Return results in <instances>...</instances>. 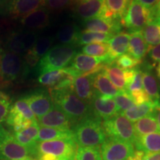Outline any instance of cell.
I'll use <instances>...</instances> for the list:
<instances>
[{
	"mask_svg": "<svg viewBox=\"0 0 160 160\" xmlns=\"http://www.w3.org/2000/svg\"><path fill=\"white\" fill-rule=\"evenodd\" d=\"M50 94L54 106L68 116L73 126L93 113L91 104L78 97L73 87L50 89Z\"/></svg>",
	"mask_w": 160,
	"mask_h": 160,
	"instance_id": "1",
	"label": "cell"
},
{
	"mask_svg": "<svg viewBox=\"0 0 160 160\" xmlns=\"http://www.w3.org/2000/svg\"><path fill=\"white\" fill-rule=\"evenodd\" d=\"M71 130L78 147L100 148L107 139L101 119L93 113L77 122Z\"/></svg>",
	"mask_w": 160,
	"mask_h": 160,
	"instance_id": "2",
	"label": "cell"
},
{
	"mask_svg": "<svg viewBox=\"0 0 160 160\" xmlns=\"http://www.w3.org/2000/svg\"><path fill=\"white\" fill-rule=\"evenodd\" d=\"M77 54V50L69 45H58L51 48L39 60L37 71L40 74L62 69L72 62Z\"/></svg>",
	"mask_w": 160,
	"mask_h": 160,
	"instance_id": "3",
	"label": "cell"
},
{
	"mask_svg": "<svg viewBox=\"0 0 160 160\" xmlns=\"http://www.w3.org/2000/svg\"><path fill=\"white\" fill-rule=\"evenodd\" d=\"M37 145L28 147L20 145L13 137V133L8 131L0 137V160H21L30 158L37 159L39 155Z\"/></svg>",
	"mask_w": 160,
	"mask_h": 160,
	"instance_id": "4",
	"label": "cell"
},
{
	"mask_svg": "<svg viewBox=\"0 0 160 160\" xmlns=\"http://www.w3.org/2000/svg\"><path fill=\"white\" fill-rule=\"evenodd\" d=\"M102 128L106 137L128 142L133 145L137 139L134 126L121 113L104 120Z\"/></svg>",
	"mask_w": 160,
	"mask_h": 160,
	"instance_id": "5",
	"label": "cell"
},
{
	"mask_svg": "<svg viewBox=\"0 0 160 160\" xmlns=\"http://www.w3.org/2000/svg\"><path fill=\"white\" fill-rule=\"evenodd\" d=\"M151 19V9L142 5L138 0H131L127 13L122 20V25L131 33L142 31Z\"/></svg>",
	"mask_w": 160,
	"mask_h": 160,
	"instance_id": "6",
	"label": "cell"
},
{
	"mask_svg": "<svg viewBox=\"0 0 160 160\" xmlns=\"http://www.w3.org/2000/svg\"><path fill=\"white\" fill-rule=\"evenodd\" d=\"M24 75V59L22 56L9 51L0 53V79L10 82Z\"/></svg>",
	"mask_w": 160,
	"mask_h": 160,
	"instance_id": "7",
	"label": "cell"
},
{
	"mask_svg": "<svg viewBox=\"0 0 160 160\" xmlns=\"http://www.w3.org/2000/svg\"><path fill=\"white\" fill-rule=\"evenodd\" d=\"M38 155L52 154L56 157H76L77 145L74 139H56L37 143Z\"/></svg>",
	"mask_w": 160,
	"mask_h": 160,
	"instance_id": "8",
	"label": "cell"
},
{
	"mask_svg": "<svg viewBox=\"0 0 160 160\" xmlns=\"http://www.w3.org/2000/svg\"><path fill=\"white\" fill-rule=\"evenodd\" d=\"M134 152V146L128 142L108 138L101 146L102 160H127Z\"/></svg>",
	"mask_w": 160,
	"mask_h": 160,
	"instance_id": "9",
	"label": "cell"
},
{
	"mask_svg": "<svg viewBox=\"0 0 160 160\" xmlns=\"http://www.w3.org/2000/svg\"><path fill=\"white\" fill-rule=\"evenodd\" d=\"M37 39L38 36L33 31H13L8 37L6 47L9 51L22 57L33 48Z\"/></svg>",
	"mask_w": 160,
	"mask_h": 160,
	"instance_id": "10",
	"label": "cell"
},
{
	"mask_svg": "<svg viewBox=\"0 0 160 160\" xmlns=\"http://www.w3.org/2000/svg\"><path fill=\"white\" fill-rule=\"evenodd\" d=\"M108 55L104 57H96L82 53H77L71 62V68L80 75L94 73L102 71L105 65L111 64Z\"/></svg>",
	"mask_w": 160,
	"mask_h": 160,
	"instance_id": "11",
	"label": "cell"
},
{
	"mask_svg": "<svg viewBox=\"0 0 160 160\" xmlns=\"http://www.w3.org/2000/svg\"><path fill=\"white\" fill-rule=\"evenodd\" d=\"M74 79L69 67H67L40 74L38 82L41 85L49 87L50 89H61L73 87Z\"/></svg>",
	"mask_w": 160,
	"mask_h": 160,
	"instance_id": "12",
	"label": "cell"
},
{
	"mask_svg": "<svg viewBox=\"0 0 160 160\" xmlns=\"http://www.w3.org/2000/svg\"><path fill=\"white\" fill-rule=\"evenodd\" d=\"M24 97L37 119L48 113L54 107L51 94L45 90L35 91Z\"/></svg>",
	"mask_w": 160,
	"mask_h": 160,
	"instance_id": "13",
	"label": "cell"
},
{
	"mask_svg": "<svg viewBox=\"0 0 160 160\" xmlns=\"http://www.w3.org/2000/svg\"><path fill=\"white\" fill-rule=\"evenodd\" d=\"M91 105L93 114L101 119L107 120L120 113L114 99L96 92Z\"/></svg>",
	"mask_w": 160,
	"mask_h": 160,
	"instance_id": "14",
	"label": "cell"
},
{
	"mask_svg": "<svg viewBox=\"0 0 160 160\" xmlns=\"http://www.w3.org/2000/svg\"><path fill=\"white\" fill-rule=\"evenodd\" d=\"M86 31L108 33L114 36L122 29V22L117 19L104 17H97L87 19L84 23Z\"/></svg>",
	"mask_w": 160,
	"mask_h": 160,
	"instance_id": "15",
	"label": "cell"
},
{
	"mask_svg": "<svg viewBox=\"0 0 160 160\" xmlns=\"http://www.w3.org/2000/svg\"><path fill=\"white\" fill-rule=\"evenodd\" d=\"M106 11L105 0H82L75 7L77 17L85 21L97 17H105Z\"/></svg>",
	"mask_w": 160,
	"mask_h": 160,
	"instance_id": "16",
	"label": "cell"
},
{
	"mask_svg": "<svg viewBox=\"0 0 160 160\" xmlns=\"http://www.w3.org/2000/svg\"><path fill=\"white\" fill-rule=\"evenodd\" d=\"M37 122L41 127L62 129H71L73 127L71 121L68 116L56 106L48 113L38 119Z\"/></svg>",
	"mask_w": 160,
	"mask_h": 160,
	"instance_id": "17",
	"label": "cell"
},
{
	"mask_svg": "<svg viewBox=\"0 0 160 160\" xmlns=\"http://www.w3.org/2000/svg\"><path fill=\"white\" fill-rule=\"evenodd\" d=\"M142 33L150 48L160 44V13L158 11L157 5L151 8V19Z\"/></svg>",
	"mask_w": 160,
	"mask_h": 160,
	"instance_id": "18",
	"label": "cell"
},
{
	"mask_svg": "<svg viewBox=\"0 0 160 160\" xmlns=\"http://www.w3.org/2000/svg\"><path fill=\"white\" fill-rule=\"evenodd\" d=\"M94 73L83 74L76 77L73 81V89L75 93L82 101L91 104L95 94L93 85Z\"/></svg>",
	"mask_w": 160,
	"mask_h": 160,
	"instance_id": "19",
	"label": "cell"
},
{
	"mask_svg": "<svg viewBox=\"0 0 160 160\" xmlns=\"http://www.w3.org/2000/svg\"><path fill=\"white\" fill-rule=\"evenodd\" d=\"M44 0H11L7 11L12 17H24L42 6Z\"/></svg>",
	"mask_w": 160,
	"mask_h": 160,
	"instance_id": "20",
	"label": "cell"
},
{
	"mask_svg": "<svg viewBox=\"0 0 160 160\" xmlns=\"http://www.w3.org/2000/svg\"><path fill=\"white\" fill-rule=\"evenodd\" d=\"M25 28L34 31L44 28L48 25L49 11L44 6L29 13L20 20Z\"/></svg>",
	"mask_w": 160,
	"mask_h": 160,
	"instance_id": "21",
	"label": "cell"
},
{
	"mask_svg": "<svg viewBox=\"0 0 160 160\" xmlns=\"http://www.w3.org/2000/svg\"><path fill=\"white\" fill-rule=\"evenodd\" d=\"M131 34L128 33H119L113 36L108 42L109 45L108 58L111 62H114L120 56L125 54L128 49Z\"/></svg>",
	"mask_w": 160,
	"mask_h": 160,
	"instance_id": "22",
	"label": "cell"
},
{
	"mask_svg": "<svg viewBox=\"0 0 160 160\" xmlns=\"http://www.w3.org/2000/svg\"><path fill=\"white\" fill-rule=\"evenodd\" d=\"M93 85L96 93L111 98L117 96L120 91L111 82L103 69L94 73Z\"/></svg>",
	"mask_w": 160,
	"mask_h": 160,
	"instance_id": "23",
	"label": "cell"
},
{
	"mask_svg": "<svg viewBox=\"0 0 160 160\" xmlns=\"http://www.w3.org/2000/svg\"><path fill=\"white\" fill-rule=\"evenodd\" d=\"M151 48L146 43L142 31L131 33L128 52L130 55L138 60H142Z\"/></svg>",
	"mask_w": 160,
	"mask_h": 160,
	"instance_id": "24",
	"label": "cell"
},
{
	"mask_svg": "<svg viewBox=\"0 0 160 160\" xmlns=\"http://www.w3.org/2000/svg\"><path fill=\"white\" fill-rule=\"evenodd\" d=\"M133 146L145 153H160V132L137 137Z\"/></svg>",
	"mask_w": 160,
	"mask_h": 160,
	"instance_id": "25",
	"label": "cell"
},
{
	"mask_svg": "<svg viewBox=\"0 0 160 160\" xmlns=\"http://www.w3.org/2000/svg\"><path fill=\"white\" fill-rule=\"evenodd\" d=\"M66 139H74V136L71 129L40 127L36 142L39 143L42 142L50 141V140Z\"/></svg>",
	"mask_w": 160,
	"mask_h": 160,
	"instance_id": "26",
	"label": "cell"
},
{
	"mask_svg": "<svg viewBox=\"0 0 160 160\" xmlns=\"http://www.w3.org/2000/svg\"><path fill=\"white\" fill-rule=\"evenodd\" d=\"M103 71L109 78L112 83L118 89L127 90L128 82L126 77V70L121 68L114 62L111 64H107L104 67Z\"/></svg>",
	"mask_w": 160,
	"mask_h": 160,
	"instance_id": "27",
	"label": "cell"
},
{
	"mask_svg": "<svg viewBox=\"0 0 160 160\" xmlns=\"http://www.w3.org/2000/svg\"><path fill=\"white\" fill-rule=\"evenodd\" d=\"M40 126L37 120L33 122L29 127L22 131L13 132V136L20 145L28 147H35L37 145L36 139L38 137Z\"/></svg>",
	"mask_w": 160,
	"mask_h": 160,
	"instance_id": "28",
	"label": "cell"
},
{
	"mask_svg": "<svg viewBox=\"0 0 160 160\" xmlns=\"http://www.w3.org/2000/svg\"><path fill=\"white\" fill-rule=\"evenodd\" d=\"M131 0H105L106 6L105 17L122 20L127 13Z\"/></svg>",
	"mask_w": 160,
	"mask_h": 160,
	"instance_id": "29",
	"label": "cell"
},
{
	"mask_svg": "<svg viewBox=\"0 0 160 160\" xmlns=\"http://www.w3.org/2000/svg\"><path fill=\"white\" fill-rule=\"evenodd\" d=\"M80 33L75 23H65L57 31V39L63 45H77Z\"/></svg>",
	"mask_w": 160,
	"mask_h": 160,
	"instance_id": "30",
	"label": "cell"
},
{
	"mask_svg": "<svg viewBox=\"0 0 160 160\" xmlns=\"http://www.w3.org/2000/svg\"><path fill=\"white\" fill-rule=\"evenodd\" d=\"M133 126L137 137H142L150 133L159 132L156 111L139 119L136 122Z\"/></svg>",
	"mask_w": 160,
	"mask_h": 160,
	"instance_id": "31",
	"label": "cell"
},
{
	"mask_svg": "<svg viewBox=\"0 0 160 160\" xmlns=\"http://www.w3.org/2000/svg\"><path fill=\"white\" fill-rule=\"evenodd\" d=\"M5 122L13 132H17L29 127L34 121L28 119L14 106L11 105Z\"/></svg>",
	"mask_w": 160,
	"mask_h": 160,
	"instance_id": "32",
	"label": "cell"
},
{
	"mask_svg": "<svg viewBox=\"0 0 160 160\" xmlns=\"http://www.w3.org/2000/svg\"><path fill=\"white\" fill-rule=\"evenodd\" d=\"M143 87L149 96L151 101L154 103L158 109L160 108V94L159 87L155 77L148 71L142 72Z\"/></svg>",
	"mask_w": 160,
	"mask_h": 160,
	"instance_id": "33",
	"label": "cell"
},
{
	"mask_svg": "<svg viewBox=\"0 0 160 160\" xmlns=\"http://www.w3.org/2000/svg\"><path fill=\"white\" fill-rule=\"evenodd\" d=\"M157 109V107L154 103L149 102L139 105L133 106L127 111L121 113V114L127 118L129 121L136 122L139 119L145 117V116L156 111Z\"/></svg>",
	"mask_w": 160,
	"mask_h": 160,
	"instance_id": "34",
	"label": "cell"
},
{
	"mask_svg": "<svg viewBox=\"0 0 160 160\" xmlns=\"http://www.w3.org/2000/svg\"><path fill=\"white\" fill-rule=\"evenodd\" d=\"M113 36L108 33H97V32L83 31L80 33L77 40V45H88L95 42H108Z\"/></svg>",
	"mask_w": 160,
	"mask_h": 160,
	"instance_id": "35",
	"label": "cell"
},
{
	"mask_svg": "<svg viewBox=\"0 0 160 160\" xmlns=\"http://www.w3.org/2000/svg\"><path fill=\"white\" fill-rule=\"evenodd\" d=\"M82 53L96 57H104L108 55L109 45L107 42H95L86 45L82 48Z\"/></svg>",
	"mask_w": 160,
	"mask_h": 160,
	"instance_id": "36",
	"label": "cell"
},
{
	"mask_svg": "<svg viewBox=\"0 0 160 160\" xmlns=\"http://www.w3.org/2000/svg\"><path fill=\"white\" fill-rule=\"evenodd\" d=\"M75 160H102L101 148L78 147Z\"/></svg>",
	"mask_w": 160,
	"mask_h": 160,
	"instance_id": "37",
	"label": "cell"
},
{
	"mask_svg": "<svg viewBox=\"0 0 160 160\" xmlns=\"http://www.w3.org/2000/svg\"><path fill=\"white\" fill-rule=\"evenodd\" d=\"M114 101L119 110L120 113L131 108L134 106L135 104L131 94L127 90L119 91V93L114 97Z\"/></svg>",
	"mask_w": 160,
	"mask_h": 160,
	"instance_id": "38",
	"label": "cell"
},
{
	"mask_svg": "<svg viewBox=\"0 0 160 160\" xmlns=\"http://www.w3.org/2000/svg\"><path fill=\"white\" fill-rule=\"evenodd\" d=\"M12 100L9 94L3 91H0V127L5 121L11 107Z\"/></svg>",
	"mask_w": 160,
	"mask_h": 160,
	"instance_id": "39",
	"label": "cell"
},
{
	"mask_svg": "<svg viewBox=\"0 0 160 160\" xmlns=\"http://www.w3.org/2000/svg\"><path fill=\"white\" fill-rule=\"evenodd\" d=\"M114 62L121 68L125 70H128L134 68L136 66L139 65L142 62L141 60H138L133 58L129 53H125V54L120 56L115 60Z\"/></svg>",
	"mask_w": 160,
	"mask_h": 160,
	"instance_id": "40",
	"label": "cell"
},
{
	"mask_svg": "<svg viewBox=\"0 0 160 160\" xmlns=\"http://www.w3.org/2000/svg\"><path fill=\"white\" fill-rule=\"evenodd\" d=\"M12 105L14 106L16 108L21 112L28 119L31 120V121H35V120H37L35 115L33 114V111H31V108H30L28 103L27 102L25 97H22L21 99L17 100Z\"/></svg>",
	"mask_w": 160,
	"mask_h": 160,
	"instance_id": "41",
	"label": "cell"
},
{
	"mask_svg": "<svg viewBox=\"0 0 160 160\" xmlns=\"http://www.w3.org/2000/svg\"><path fill=\"white\" fill-rule=\"evenodd\" d=\"M71 3V0H44L42 6L48 11H59L65 9Z\"/></svg>",
	"mask_w": 160,
	"mask_h": 160,
	"instance_id": "42",
	"label": "cell"
},
{
	"mask_svg": "<svg viewBox=\"0 0 160 160\" xmlns=\"http://www.w3.org/2000/svg\"><path fill=\"white\" fill-rule=\"evenodd\" d=\"M130 94H131L134 103L137 104V105L151 102L149 96L146 93L145 89H141L138 90V91L130 92Z\"/></svg>",
	"mask_w": 160,
	"mask_h": 160,
	"instance_id": "43",
	"label": "cell"
},
{
	"mask_svg": "<svg viewBox=\"0 0 160 160\" xmlns=\"http://www.w3.org/2000/svg\"><path fill=\"white\" fill-rule=\"evenodd\" d=\"M143 82H142V71L137 69V73L134 76V78L132 80L131 83L128 85L127 91L129 92H132L138 90L143 89Z\"/></svg>",
	"mask_w": 160,
	"mask_h": 160,
	"instance_id": "44",
	"label": "cell"
},
{
	"mask_svg": "<svg viewBox=\"0 0 160 160\" xmlns=\"http://www.w3.org/2000/svg\"><path fill=\"white\" fill-rule=\"evenodd\" d=\"M148 54L152 60L160 62V44L151 47L148 51Z\"/></svg>",
	"mask_w": 160,
	"mask_h": 160,
	"instance_id": "45",
	"label": "cell"
},
{
	"mask_svg": "<svg viewBox=\"0 0 160 160\" xmlns=\"http://www.w3.org/2000/svg\"><path fill=\"white\" fill-rule=\"evenodd\" d=\"M145 155V153L143 151L137 149V151H134L133 154L130 156L127 160H142Z\"/></svg>",
	"mask_w": 160,
	"mask_h": 160,
	"instance_id": "46",
	"label": "cell"
},
{
	"mask_svg": "<svg viewBox=\"0 0 160 160\" xmlns=\"http://www.w3.org/2000/svg\"><path fill=\"white\" fill-rule=\"evenodd\" d=\"M138 1L145 7L151 9L157 5L160 0H138Z\"/></svg>",
	"mask_w": 160,
	"mask_h": 160,
	"instance_id": "47",
	"label": "cell"
},
{
	"mask_svg": "<svg viewBox=\"0 0 160 160\" xmlns=\"http://www.w3.org/2000/svg\"><path fill=\"white\" fill-rule=\"evenodd\" d=\"M142 160H160V153H145Z\"/></svg>",
	"mask_w": 160,
	"mask_h": 160,
	"instance_id": "48",
	"label": "cell"
},
{
	"mask_svg": "<svg viewBox=\"0 0 160 160\" xmlns=\"http://www.w3.org/2000/svg\"><path fill=\"white\" fill-rule=\"evenodd\" d=\"M38 160H59V157L52 154H41L38 157Z\"/></svg>",
	"mask_w": 160,
	"mask_h": 160,
	"instance_id": "49",
	"label": "cell"
},
{
	"mask_svg": "<svg viewBox=\"0 0 160 160\" xmlns=\"http://www.w3.org/2000/svg\"><path fill=\"white\" fill-rule=\"evenodd\" d=\"M156 115H157L158 127H159V129L160 130V108L157 109V111H156Z\"/></svg>",
	"mask_w": 160,
	"mask_h": 160,
	"instance_id": "50",
	"label": "cell"
},
{
	"mask_svg": "<svg viewBox=\"0 0 160 160\" xmlns=\"http://www.w3.org/2000/svg\"><path fill=\"white\" fill-rule=\"evenodd\" d=\"M157 72L158 77H159L160 76V62L158 63V65L157 66Z\"/></svg>",
	"mask_w": 160,
	"mask_h": 160,
	"instance_id": "51",
	"label": "cell"
},
{
	"mask_svg": "<svg viewBox=\"0 0 160 160\" xmlns=\"http://www.w3.org/2000/svg\"><path fill=\"white\" fill-rule=\"evenodd\" d=\"M80 1H82V0H71V3L77 4L78 2H79Z\"/></svg>",
	"mask_w": 160,
	"mask_h": 160,
	"instance_id": "52",
	"label": "cell"
},
{
	"mask_svg": "<svg viewBox=\"0 0 160 160\" xmlns=\"http://www.w3.org/2000/svg\"><path fill=\"white\" fill-rule=\"evenodd\" d=\"M157 8L158 11H159V13H160V1L159 2V3H158L157 5Z\"/></svg>",
	"mask_w": 160,
	"mask_h": 160,
	"instance_id": "53",
	"label": "cell"
},
{
	"mask_svg": "<svg viewBox=\"0 0 160 160\" xmlns=\"http://www.w3.org/2000/svg\"><path fill=\"white\" fill-rule=\"evenodd\" d=\"M21 160H38L37 159H34V158H30V159H21Z\"/></svg>",
	"mask_w": 160,
	"mask_h": 160,
	"instance_id": "54",
	"label": "cell"
},
{
	"mask_svg": "<svg viewBox=\"0 0 160 160\" xmlns=\"http://www.w3.org/2000/svg\"><path fill=\"white\" fill-rule=\"evenodd\" d=\"M159 77V85H160V76H159V77Z\"/></svg>",
	"mask_w": 160,
	"mask_h": 160,
	"instance_id": "55",
	"label": "cell"
},
{
	"mask_svg": "<svg viewBox=\"0 0 160 160\" xmlns=\"http://www.w3.org/2000/svg\"><path fill=\"white\" fill-rule=\"evenodd\" d=\"M5 0H0V2H5Z\"/></svg>",
	"mask_w": 160,
	"mask_h": 160,
	"instance_id": "56",
	"label": "cell"
}]
</instances>
